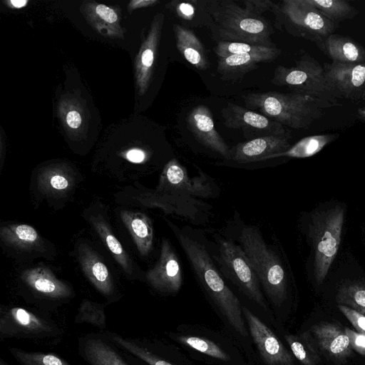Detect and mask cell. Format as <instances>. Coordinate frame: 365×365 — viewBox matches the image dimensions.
<instances>
[{
  "label": "cell",
  "mask_w": 365,
  "mask_h": 365,
  "mask_svg": "<svg viewBox=\"0 0 365 365\" xmlns=\"http://www.w3.org/2000/svg\"><path fill=\"white\" fill-rule=\"evenodd\" d=\"M285 339L294 356L303 365H317L320 362V356L309 332L297 336L287 335Z\"/></svg>",
  "instance_id": "1f68e13d"
},
{
  "label": "cell",
  "mask_w": 365,
  "mask_h": 365,
  "mask_svg": "<svg viewBox=\"0 0 365 365\" xmlns=\"http://www.w3.org/2000/svg\"><path fill=\"white\" fill-rule=\"evenodd\" d=\"M115 347L101 334L90 333L78 339V354L88 365H130Z\"/></svg>",
  "instance_id": "ac0fdd59"
},
{
  "label": "cell",
  "mask_w": 365,
  "mask_h": 365,
  "mask_svg": "<svg viewBox=\"0 0 365 365\" xmlns=\"http://www.w3.org/2000/svg\"><path fill=\"white\" fill-rule=\"evenodd\" d=\"M27 3H28V1H26V0H11V1H10V4L12 5V6L14 8H16V9H20V8L24 7Z\"/></svg>",
  "instance_id": "bcb514c9"
},
{
  "label": "cell",
  "mask_w": 365,
  "mask_h": 365,
  "mask_svg": "<svg viewBox=\"0 0 365 365\" xmlns=\"http://www.w3.org/2000/svg\"><path fill=\"white\" fill-rule=\"evenodd\" d=\"M277 46H267L261 44L244 42L220 41L215 51L218 58H225L232 55L263 52Z\"/></svg>",
  "instance_id": "8d00e7d4"
},
{
  "label": "cell",
  "mask_w": 365,
  "mask_h": 365,
  "mask_svg": "<svg viewBox=\"0 0 365 365\" xmlns=\"http://www.w3.org/2000/svg\"><path fill=\"white\" fill-rule=\"evenodd\" d=\"M243 4L246 10L260 16L267 11H273L276 6V4L269 0H246Z\"/></svg>",
  "instance_id": "ab89813d"
},
{
  "label": "cell",
  "mask_w": 365,
  "mask_h": 365,
  "mask_svg": "<svg viewBox=\"0 0 365 365\" xmlns=\"http://www.w3.org/2000/svg\"><path fill=\"white\" fill-rule=\"evenodd\" d=\"M87 220L91 223L99 235L102 242L111 252L113 258L120 266L124 273L130 279L134 278V262L121 243L114 235L108 221L102 213L89 212L86 215Z\"/></svg>",
  "instance_id": "44dd1931"
},
{
  "label": "cell",
  "mask_w": 365,
  "mask_h": 365,
  "mask_svg": "<svg viewBox=\"0 0 365 365\" xmlns=\"http://www.w3.org/2000/svg\"><path fill=\"white\" fill-rule=\"evenodd\" d=\"M9 351L21 365H71L53 353L28 351L15 347L10 348Z\"/></svg>",
  "instance_id": "836d02e7"
},
{
  "label": "cell",
  "mask_w": 365,
  "mask_h": 365,
  "mask_svg": "<svg viewBox=\"0 0 365 365\" xmlns=\"http://www.w3.org/2000/svg\"><path fill=\"white\" fill-rule=\"evenodd\" d=\"M331 21L339 22L354 18L358 10L345 0H307Z\"/></svg>",
  "instance_id": "4dcf8cb0"
},
{
  "label": "cell",
  "mask_w": 365,
  "mask_h": 365,
  "mask_svg": "<svg viewBox=\"0 0 365 365\" xmlns=\"http://www.w3.org/2000/svg\"><path fill=\"white\" fill-rule=\"evenodd\" d=\"M66 123L68 125L73 129L78 128L81 124V116L76 110H71L67 113Z\"/></svg>",
  "instance_id": "ee69618b"
},
{
  "label": "cell",
  "mask_w": 365,
  "mask_h": 365,
  "mask_svg": "<svg viewBox=\"0 0 365 365\" xmlns=\"http://www.w3.org/2000/svg\"><path fill=\"white\" fill-rule=\"evenodd\" d=\"M178 339L181 344L212 358L224 361L230 359L228 354L220 346L209 339L193 336H180Z\"/></svg>",
  "instance_id": "d590c367"
},
{
  "label": "cell",
  "mask_w": 365,
  "mask_h": 365,
  "mask_svg": "<svg viewBox=\"0 0 365 365\" xmlns=\"http://www.w3.org/2000/svg\"><path fill=\"white\" fill-rule=\"evenodd\" d=\"M194 1H173L172 7L178 18L185 21H192L197 15Z\"/></svg>",
  "instance_id": "74e56055"
},
{
  "label": "cell",
  "mask_w": 365,
  "mask_h": 365,
  "mask_svg": "<svg viewBox=\"0 0 365 365\" xmlns=\"http://www.w3.org/2000/svg\"><path fill=\"white\" fill-rule=\"evenodd\" d=\"M145 277L150 285L160 292L175 293L180 289L182 281L180 263L168 239L162 240L159 259L147 272Z\"/></svg>",
  "instance_id": "4fadbf2b"
},
{
  "label": "cell",
  "mask_w": 365,
  "mask_h": 365,
  "mask_svg": "<svg viewBox=\"0 0 365 365\" xmlns=\"http://www.w3.org/2000/svg\"><path fill=\"white\" fill-rule=\"evenodd\" d=\"M359 117L365 121V106L359 108L357 110Z\"/></svg>",
  "instance_id": "7dc6e473"
},
{
  "label": "cell",
  "mask_w": 365,
  "mask_h": 365,
  "mask_svg": "<svg viewBox=\"0 0 365 365\" xmlns=\"http://www.w3.org/2000/svg\"><path fill=\"white\" fill-rule=\"evenodd\" d=\"M309 331L320 349L330 356L342 360L351 355L349 339L338 324L320 322L314 324Z\"/></svg>",
  "instance_id": "d6986e66"
},
{
  "label": "cell",
  "mask_w": 365,
  "mask_h": 365,
  "mask_svg": "<svg viewBox=\"0 0 365 365\" xmlns=\"http://www.w3.org/2000/svg\"><path fill=\"white\" fill-rule=\"evenodd\" d=\"M344 220V207L334 204L320 208L312 215L309 237L312 254V274L315 283L326 279L336 256Z\"/></svg>",
  "instance_id": "277c9868"
},
{
  "label": "cell",
  "mask_w": 365,
  "mask_h": 365,
  "mask_svg": "<svg viewBox=\"0 0 365 365\" xmlns=\"http://www.w3.org/2000/svg\"><path fill=\"white\" fill-rule=\"evenodd\" d=\"M62 329L51 319L20 307L0 309V341L27 339L44 341L56 339Z\"/></svg>",
  "instance_id": "ba28073f"
},
{
  "label": "cell",
  "mask_w": 365,
  "mask_h": 365,
  "mask_svg": "<svg viewBox=\"0 0 365 365\" xmlns=\"http://www.w3.org/2000/svg\"><path fill=\"white\" fill-rule=\"evenodd\" d=\"M206 9L221 41L276 46L270 41L274 30L263 16L231 0L209 1Z\"/></svg>",
  "instance_id": "3957f363"
},
{
  "label": "cell",
  "mask_w": 365,
  "mask_h": 365,
  "mask_svg": "<svg viewBox=\"0 0 365 365\" xmlns=\"http://www.w3.org/2000/svg\"><path fill=\"white\" fill-rule=\"evenodd\" d=\"M0 238L4 244L17 251L46 252V244L38 232L31 225L11 224L0 229Z\"/></svg>",
  "instance_id": "7402d4cb"
},
{
  "label": "cell",
  "mask_w": 365,
  "mask_h": 365,
  "mask_svg": "<svg viewBox=\"0 0 365 365\" xmlns=\"http://www.w3.org/2000/svg\"><path fill=\"white\" fill-rule=\"evenodd\" d=\"M163 19V16L160 14L158 19L153 22L140 55L138 65V81L142 91L146 89L151 76Z\"/></svg>",
  "instance_id": "4316f807"
},
{
  "label": "cell",
  "mask_w": 365,
  "mask_h": 365,
  "mask_svg": "<svg viewBox=\"0 0 365 365\" xmlns=\"http://www.w3.org/2000/svg\"><path fill=\"white\" fill-rule=\"evenodd\" d=\"M289 138L290 135H267L241 143L230 150V160L240 163L265 160L289 149Z\"/></svg>",
  "instance_id": "e0dca14e"
},
{
  "label": "cell",
  "mask_w": 365,
  "mask_h": 365,
  "mask_svg": "<svg viewBox=\"0 0 365 365\" xmlns=\"http://www.w3.org/2000/svg\"><path fill=\"white\" fill-rule=\"evenodd\" d=\"M176 46L182 56L195 68L205 71L210 67V61L203 44L190 29L179 24L173 25Z\"/></svg>",
  "instance_id": "d4e9b609"
},
{
  "label": "cell",
  "mask_w": 365,
  "mask_h": 365,
  "mask_svg": "<svg viewBox=\"0 0 365 365\" xmlns=\"http://www.w3.org/2000/svg\"><path fill=\"white\" fill-rule=\"evenodd\" d=\"M77 258L84 274L109 302L117 300V288L113 278L98 254L87 243L80 242L77 247Z\"/></svg>",
  "instance_id": "9a60e30c"
},
{
  "label": "cell",
  "mask_w": 365,
  "mask_h": 365,
  "mask_svg": "<svg viewBox=\"0 0 365 365\" xmlns=\"http://www.w3.org/2000/svg\"><path fill=\"white\" fill-rule=\"evenodd\" d=\"M338 308L357 332L365 334V315L344 305L338 304Z\"/></svg>",
  "instance_id": "f35d334b"
},
{
  "label": "cell",
  "mask_w": 365,
  "mask_h": 365,
  "mask_svg": "<svg viewBox=\"0 0 365 365\" xmlns=\"http://www.w3.org/2000/svg\"><path fill=\"white\" fill-rule=\"evenodd\" d=\"M361 99H362V100H364V101H365V91H364V94H363V96H362V98H361Z\"/></svg>",
  "instance_id": "681fc988"
},
{
  "label": "cell",
  "mask_w": 365,
  "mask_h": 365,
  "mask_svg": "<svg viewBox=\"0 0 365 365\" xmlns=\"http://www.w3.org/2000/svg\"><path fill=\"white\" fill-rule=\"evenodd\" d=\"M0 365H10L7 361H4L2 358L0 359Z\"/></svg>",
  "instance_id": "c3c4849f"
},
{
  "label": "cell",
  "mask_w": 365,
  "mask_h": 365,
  "mask_svg": "<svg viewBox=\"0 0 365 365\" xmlns=\"http://www.w3.org/2000/svg\"><path fill=\"white\" fill-rule=\"evenodd\" d=\"M240 242L269 297L274 304H281L286 298L287 278L277 255L254 227L242 230Z\"/></svg>",
  "instance_id": "5b68a950"
},
{
  "label": "cell",
  "mask_w": 365,
  "mask_h": 365,
  "mask_svg": "<svg viewBox=\"0 0 365 365\" xmlns=\"http://www.w3.org/2000/svg\"><path fill=\"white\" fill-rule=\"evenodd\" d=\"M271 82L287 87L292 93L314 98L329 108L340 105L339 97L327 81L323 66L307 53L297 61L295 66H277Z\"/></svg>",
  "instance_id": "8992f818"
},
{
  "label": "cell",
  "mask_w": 365,
  "mask_h": 365,
  "mask_svg": "<svg viewBox=\"0 0 365 365\" xmlns=\"http://www.w3.org/2000/svg\"><path fill=\"white\" fill-rule=\"evenodd\" d=\"M187 126L195 138L207 148L230 160V150L217 133L210 109L203 105L195 107L187 118Z\"/></svg>",
  "instance_id": "2e32d148"
},
{
  "label": "cell",
  "mask_w": 365,
  "mask_h": 365,
  "mask_svg": "<svg viewBox=\"0 0 365 365\" xmlns=\"http://www.w3.org/2000/svg\"><path fill=\"white\" fill-rule=\"evenodd\" d=\"M247 108L295 129H307L323 115L327 104L308 96L274 91L251 93L243 96Z\"/></svg>",
  "instance_id": "7a4b0ae2"
},
{
  "label": "cell",
  "mask_w": 365,
  "mask_h": 365,
  "mask_svg": "<svg viewBox=\"0 0 365 365\" xmlns=\"http://www.w3.org/2000/svg\"><path fill=\"white\" fill-rule=\"evenodd\" d=\"M317 46L332 62L365 63V48L349 37L332 34Z\"/></svg>",
  "instance_id": "603a6c76"
},
{
  "label": "cell",
  "mask_w": 365,
  "mask_h": 365,
  "mask_svg": "<svg viewBox=\"0 0 365 365\" xmlns=\"http://www.w3.org/2000/svg\"><path fill=\"white\" fill-rule=\"evenodd\" d=\"M158 1L155 0H137V1H132L130 3V8L133 9H138L141 7H146L149 6H152L155 4H157Z\"/></svg>",
  "instance_id": "f6af8a7d"
},
{
  "label": "cell",
  "mask_w": 365,
  "mask_h": 365,
  "mask_svg": "<svg viewBox=\"0 0 365 365\" xmlns=\"http://www.w3.org/2000/svg\"><path fill=\"white\" fill-rule=\"evenodd\" d=\"M103 334L118 348L125 351L148 365H173L150 351L136 339L124 337L108 331Z\"/></svg>",
  "instance_id": "f546056e"
},
{
  "label": "cell",
  "mask_w": 365,
  "mask_h": 365,
  "mask_svg": "<svg viewBox=\"0 0 365 365\" xmlns=\"http://www.w3.org/2000/svg\"><path fill=\"white\" fill-rule=\"evenodd\" d=\"M242 311L251 336L267 365H294L293 357L273 331L247 307Z\"/></svg>",
  "instance_id": "8fae6325"
},
{
  "label": "cell",
  "mask_w": 365,
  "mask_h": 365,
  "mask_svg": "<svg viewBox=\"0 0 365 365\" xmlns=\"http://www.w3.org/2000/svg\"><path fill=\"white\" fill-rule=\"evenodd\" d=\"M138 365H144V364H138Z\"/></svg>",
  "instance_id": "f907efd6"
},
{
  "label": "cell",
  "mask_w": 365,
  "mask_h": 365,
  "mask_svg": "<svg viewBox=\"0 0 365 365\" xmlns=\"http://www.w3.org/2000/svg\"><path fill=\"white\" fill-rule=\"evenodd\" d=\"M323 68L327 81L339 98H362L365 91V63H325Z\"/></svg>",
  "instance_id": "7c38bea8"
},
{
  "label": "cell",
  "mask_w": 365,
  "mask_h": 365,
  "mask_svg": "<svg viewBox=\"0 0 365 365\" xmlns=\"http://www.w3.org/2000/svg\"><path fill=\"white\" fill-rule=\"evenodd\" d=\"M216 259L222 274L249 298L262 308L267 307L257 274L240 246L227 240L220 241Z\"/></svg>",
  "instance_id": "9c48e42d"
},
{
  "label": "cell",
  "mask_w": 365,
  "mask_h": 365,
  "mask_svg": "<svg viewBox=\"0 0 365 365\" xmlns=\"http://www.w3.org/2000/svg\"><path fill=\"white\" fill-rule=\"evenodd\" d=\"M276 19L290 34L320 44L339 28L307 0H284L273 10Z\"/></svg>",
  "instance_id": "52a82bcc"
},
{
  "label": "cell",
  "mask_w": 365,
  "mask_h": 365,
  "mask_svg": "<svg viewBox=\"0 0 365 365\" xmlns=\"http://www.w3.org/2000/svg\"><path fill=\"white\" fill-rule=\"evenodd\" d=\"M21 278L29 290L39 299L62 302L74 294L68 283L57 278L51 269L45 267L27 269L22 272Z\"/></svg>",
  "instance_id": "5bb4252c"
},
{
  "label": "cell",
  "mask_w": 365,
  "mask_h": 365,
  "mask_svg": "<svg viewBox=\"0 0 365 365\" xmlns=\"http://www.w3.org/2000/svg\"><path fill=\"white\" fill-rule=\"evenodd\" d=\"M335 299L338 304L365 315V282L359 279H344L338 285Z\"/></svg>",
  "instance_id": "f1b7e54d"
},
{
  "label": "cell",
  "mask_w": 365,
  "mask_h": 365,
  "mask_svg": "<svg viewBox=\"0 0 365 365\" xmlns=\"http://www.w3.org/2000/svg\"><path fill=\"white\" fill-rule=\"evenodd\" d=\"M145 153L140 149H130L126 152L125 157L126 159L134 163H140L145 159Z\"/></svg>",
  "instance_id": "7bdbcfd3"
},
{
  "label": "cell",
  "mask_w": 365,
  "mask_h": 365,
  "mask_svg": "<svg viewBox=\"0 0 365 365\" xmlns=\"http://www.w3.org/2000/svg\"><path fill=\"white\" fill-rule=\"evenodd\" d=\"M185 252L198 281L231 326L242 336L247 332L242 317V307L227 286L205 247L168 222Z\"/></svg>",
  "instance_id": "6da1fadb"
},
{
  "label": "cell",
  "mask_w": 365,
  "mask_h": 365,
  "mask_svg": "<svg viewBox=\"0 0 365 365\" xmlns=\"http://www.w3.org/2000/svg\"><path fill=\"white\" fill-rule=\"evenodd\" d=\"M185 168L175 159L171 160L162 173L158 189L160 190H177L185 188L188 182Z\"/></svg>",
  "instance_id": "e575fe53"
},
{
  "label": "cell",
  "mask_w": 365,
  "mask_h": 365,
  "mask_svg": "<svg viewBox=\"0 0 365 365\" xmlns=\"http://www.w3.org/2000/svg\"><path fill=\"white\" fill-rule=\"evenodd\" d=\"M350 345L353 349L362 356H365V334L355 331L348 327L344 329Z\"/></svg>",
  "instance_id": "60d3db41"
},
{
  "label": "cell",
  "mask_w": 365,
  "mask_h": 365,
  "mask_svg": "<svg viewBox=\"0 0 365 365\" xmlns=\"http://www.w3.org/2000/svg\"><path fill=\"white\" fill-rule=\"evenodd\" d=\"M224 125L231 129H241L248 135H290L284 126L269 118L232 103L221 110Z\"/></svg>",
  "instance_id": "30bf717a"
},
{
  "label": "cell",
  "mask_w": 365,
  "mask_h": 365,
  "mask_svg": "<svg viewBox=\"0 0 365 365\" xmlns=\"http://www.w3.org/2000/svg\"><path fill=\"white\" fill-rule=\"evenodd\" d=\"M280 53L281 50L274 47L267 51L235 54L219 58L217 71L224 79H237L246 73L255 69L259 63L273 61Z\"/></svg>",
  "instance_id": "ffe728a7"
},
{
  "label": "cell",
  "mask_w": 365,
  "mask_h": 365,
  "mask_svg": "<svg viewBox=\"0 0 365 365\" xmlns=\"http://www.w3.org/2000/svg\"><path fill=\"white\" fill-rule=\"evenodd\" d=\"M75 180L74 175L68 170L61 167H51L40 173L37 183L39 190L44 195L59 197L73 189Z\"/></svg>",
  "instance_id": "484cf974"
},
{
  "label": "cell",
  "mask_w": 365,
  "mask_h": 365,
  "mask_svg": "<svg viewBox=\"0 0 365 365\" xmlns=\"http://www.w3.org/2000/svg\"><path fill=\"white\" fill-rule=\"evenodd\" d=\"M338 134L314 135L305 137L287 150L269 156L267 160L279 157L304 158L313 156L335 140Z\"/></svg>",
  "instance_id": "83f0119b"
},
{
  "label": "cell",
  "mask_w": 365,
  "mask_h": 365,
  "mask_svg": "<svg viewBox=\"0 0 365 365\" xmlns=\"http://www.w3.org/2000/svg\"><path fill=\"white\" fill-rule=\"evenodd\" d=\"M96 14L105 21L114 24L118 21L116 12L109 6L104 4H98L96 6Z\"/></svg>",
  "instance_id": "b9f144b4"
},
{
  "label": "cell",
  "mask_w": 365,
  "mask_h": 365,
  "mask_svg": "<svg viewBox=\"0 0 365 365\" xmlns=\"http://www.w3.org/2000/svg\"><path fill=\"white\" fill-rule=\"evenodd\" d=\"M105 304L83 299L75 317V324H89L101 330L106 328Z\"/></svg>",
  "instance_id": "d6a6232c"
},
{
  "label": "cell",
  "mask_w": 365,
  "mask_h": 365,
  "mask_svg": "<svg viewBox=\"0 0 365 365\" xmlns=\"http://www.w3.org/2000/svg\"><path fill=\"white\" fill-rule=\"evenodd\" d=\"M120 215L140 254L148 255L153 244V228L150 219L143 212L128 210H122Z\"/></svg>",
  "instance_id": "cb8c5ba5"
}]
</instances>
